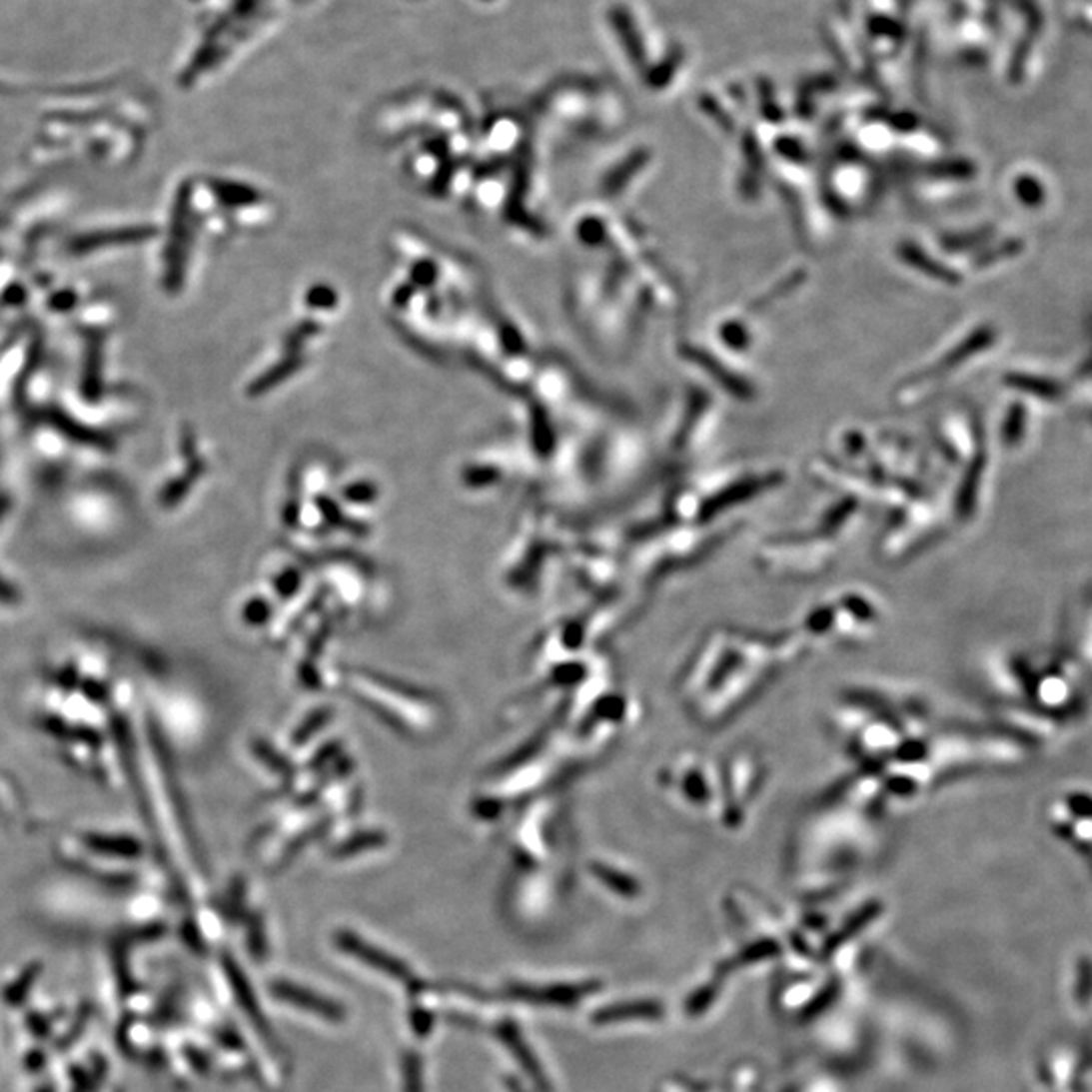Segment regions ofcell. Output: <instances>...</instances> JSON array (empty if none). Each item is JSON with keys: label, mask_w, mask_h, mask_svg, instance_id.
I'll return each mask as SVG.
<instances>
[{"label": "cell", "mask_w": 1092, "mask_h": 1092, "mask_svg": "<svg viewBox=\"0 0 1092 1092\" xmlns=\"http://www.w3.org/2000/svg\"><path fill=\"white\" fill-rule=\"evenodd\" d=\"M684 355H686L690 361L698 363L706 373L714 375V377L718 379V383H720L724 389H728L730 393H734L738 399H748V397H750V389L746 387V383L740 381L738 377H734L732 373L724 371L716 359H710V355H706V353H702V351H698V349H690V351H686Z\"/></svg>", "instance_id": "cell-1"}, {"label": "cell", "mask_w": 1092, "mask_h": 1092, "mask_svg": "<svg viewBox=\"0 0 1092 1092\" xmlns=\"http://www.w3.org/2000/svg\"><path fill=\"white\" fill-rule=\"evenodd\" d=\"M661 1007L653 1001H635V1003H619L611 1005L601 1014H597V1022H613V1020H627V1018H659Z\"/></svg>", "instance_id": "cell-2"}, {"label": "cell", "mask_w": 1092, "mask_h": 1092, "mask_svg": "<svg viewBox=\"0 0 1092 1092\" xmlns=\"http://www.w3.org/2000/svg\"><path fill=\"white\" fill-rule=\"evenodd\" d=\"M900 258H902L904 262H908L910 266H914L916 270L925 272V274H929V276H933V278H951L949 274H945V272L941 270V266H937L935 262H931L925 254H922L920 249H916V247H912V245H902V247H900Z\"/></svg>", "instance_id": "cell-3"}, {"label": "cell", "mask_w": 1092, "mask_h": 1092, "mask_svg": "<svg viewBox=\"0 0 1092 1092\" xmlns=\"http://www.w3.org/2000/svg\"><path fill=\"white\" fill-rule=\"evenodd\" d=\"M722 336H724V341H726V343H730V345L736 347V349H740L742 345H746V336H744L742 328H738V326H734V324L724 326Z\"/></svg>", "instance_id": "cell-4"}]
</instances>
